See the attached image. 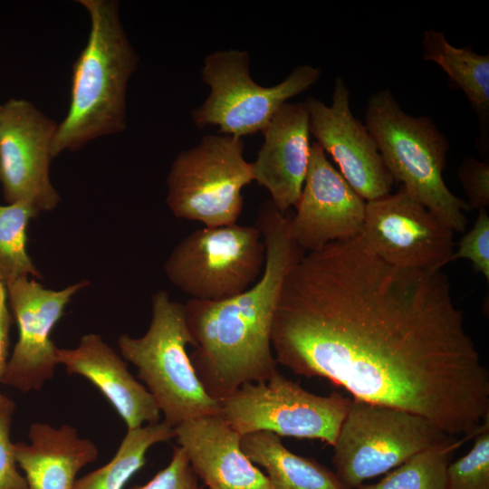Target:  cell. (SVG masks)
<instances>
[{
  "label": "cell",
  "instance_id": "6da1fadb",
  "mask_svg": "<svg viewBox=\"0 0 489 489\" xmlns=\"http://www.w3.org/2000/svg\"><path fill=\"white\" fill-rule=\"evenodd\" d=\"M277 364L354 399L475 436L489 372L442 270L395 266L361 235L303 254L286 274L271 332Z\"/></svg>",
  "mask_w": 489,
  "mask_h": 489
},
{
  "label": "cell",
  "instance_id": "7a4b0ae2",
  "mask_svg": "<svg viewBox=\"0 0 489 489\" xmlns=\"http://www.w3.org/2000/svg\"><path fill=\"white\" fill-rule=\"evenodd\" d=\"M289 219L270 199L262 202L255 226L265 260L259 279L229 299L184 303L194 347L190 360L206 392L217 401L278 370L271 343L273 316L283 280L304 254L290 236Z\"/></svg>",
  "mask_w": 489,
  "mask_h": 489
},
{
  "label": "cell",
  "instance_id": "3957f363",
  "mask_svg": "<svg viewBox=\"0 0 489 489\" xmlns=\"http://www.w3.org/2000/svg\"><path fill=\"white\" fill-rule=\"evenodd\" d=\"M90 18L84 48L73 62L67 113L58 123L53 157L127 128V90L139 64L115 0H79Z\"/></svg>",
  "mask_w": 489,
  "mask_h": 489
},
{
  "label": "cell",
  "instance_id": "277c9868",
  "mask_svg": "<svg viewBox=\"0 0 489 489\" xmlns=\"http://www.w3.org/2000/svg\"><path fill=\"white\" fill-rule=\"evenodd\" d=\"M365 125L393 180L453 232H464L470 207L444 181L449 144L433 120L406 113L385 89L369 97Z\"/></svg>",
  "mask_w": 489,
  "mask_h": 489
},
{
  "label": "cell",
  "instance_id": "5b68a950",
  "mask_svg": "<svg viewBox=\"0 0 489 489\" xmlns=\"http://www.w3.org/2000/svg\"><path fill=\"white\" fill-rule=\"evenodd\" d=\"M151 309L146 333L139 338L120 335L118 345L124 360L137 367V377L154 398L164 421L175 428L192 418L220 413V402L206 392L187 352L193 340L184 303L159 290L152 295Z\"/></svg>",
  "mask_w": 489,
  "mask_h": 489
},
{
  "label": "cell",
  "instance_id": "8992f818",
  "mask_svg": "<svg viewBox=\"0 0 489 489\" xmlns=\"http://www.w3.org/2000/svg\"><path fill=\"white\" fill-rule=\"evenodd\" d=\"M244 140L216 133L204 136L171 163L166 203L177 218L204 226L235 224L244 206L242 190L254 181Z\"/></svg>",
  "mask_w": 489,
  "mask_h": 489
},
{
  "label": "cell",
  "instance_id": "52a82bcc",
  "mask_svg": "<svg viewBox=\"0 0 489 489\" xmlns=\"http://www.w3.org/2000/svg\"><path fill=\"white\" fill-rule=\"evenodd\" d=\"M249 69L246 51L218 50L205 57L201 79L210 92L191 113L197 128L216 126L218 133L241 139L262 132L290 98L307 91L321 74L320 68L303 64L280 83L264 87L253 80Z\"/></svg>",
  "mask_w": 489,
  "mask_h": 489
},
{
  "label": "cell",
  "instance_id": "ba28073f",
  "mask_svg": "<svg viewBox=\"0 0 489 489\" xmlns=\"http://www.w3.org/2000/svg\"><path fill=\"white\" fill-rule=\"evenodd\" d=\"M452 436L417 414L351 398L333 446L332 464L343 484L358 489Z\"/></svg>",
  "mask_w": 489,
  "mask_h": 489
},
{
  "label": "cell",
  "instance_id": "9c48e42d",
  "mask_svg": "<svg viewBox=\"0 0 489 489\" xmlns=\"http://www.w3.org/2000/svg\"><path fill=\"white\" fill-rule=\"evenodd\" d=\"M265 248L255 225L204 226L172 250L164 270L190 299L217 302L238 295L261 276Z\"/></svg>",
  "mask_w": 489,
  "mask_h": 489
},
{
  "label": "cell",
  "instance_id": "30bf717a",
  "mask_svg": "<svg viewBox=\"0 0 489 489\" xmlns=\"http://www.w3.org/2000/svg\"><path fill=\"white\" fill-rule=\"evenodd\" d=\"M219 402L221 416L241 436L267 431L333 446L351 398L336 391L315 395L277 370L267 380L243 384Z\"/></svg>",
  "mask_w": 489,
  "mask_h": 489
},
{
  "label": "cell",
  "instance_id": "8fae6325",
  "mask_svg": "<svg viewBox=\"0 0 489 489\" xmlns=\"http://www.w3.org/2000/svg\"><path fill=\"white\" fill-rule=\"evenodd\" d=\"M58 123L33 102L11 98L0 109V180L8 204L25 202L38 214L61 201L50 177Z\"/></svg>",
  "mask_w": 489,
  "mask_h": 489
},
{
  "label": "cell",
  "instance_id": "7c38bea8",
  "mask_svg": "<svg viewBox=\"0 0 489 489\" xmlns=\"http://www.w3.org/2000/svg\"><path fill=\"white\" fill-rule=\"evenodd\" d=\"M361 235L395 266L438 271L454 260L453 231L403 187L366 202Z\"/></svg>",
  "mask_w": 489,
  "mask_h": 489
},
{
  "label": "cell",
  "instance_id": "4fadbf2b",
  "mask_svg": "<svg viewBox=\"0 0 489 489\" xmlns=\"http://www.w3.org/2000/svg\"><path fill=\"white\" fill-rule=\"evenodd\" d=\"M89 284L82 280L53 290L27 277L5 285L9 309L18 327V340L0 383L29 392L41 389L53 377L59 362L51 332L74 294Z\"/></svg>",
  "mask_w": 489,
  "mask_h": 489
},
{
  "label": "cell",
  "instance_id": "5bb4252c",
  "mask_svg": "<svg viewBox=\"0 0 489 489\" xmlns=\"http://www.w3.org/2000/svg\"><path fill=\"white\" fill-rule=\"evenodd\" d=\"M350 92L341 77L334 81L331 103L310 96V133L339 167L350 187L366 201L390 193L394 180L366 125L350 110Z\"/></svg>",
  "mask_w": 489,
  "mask_h": 489
},
{
  "label": "cell",
  "instance_id": "9a60e30c",
  "mask_svg": "<svg viewBox=\"0 0 489 489\" xmlns=\"http://www.w3.org/2000/svg\"><path fill=\"white\" fill-rule=\"evenodd\" d=\"M289 234L303 252L362 233L366 201L330 162L323 149L311 144L309 165Z\"/></svg>",
  "mask_w": 489,
  "mask_h": 489
},
{
  "label": "cell",
  "instance_id": "2e32d148",
  "mask_svg": "<svg viewBox=\"0 0 489 489\" xmlns=\"http://www.w3.org/2000/svg\"><path fill=\"white\" fill-rule=\"evenodd\" d=\"M262 133L264 142L251 162L254 181L286 213L300 198L309 165L312 143L305 101L284 103Z\"/></svg>",
  "mask_w": 489,
  "mask_h": 489
},
{
  "label": "cell",
  "instance_id": "e0dca14e",
  "mask_svg": "<svg viewBox=\"0 0 489 489\" xmlns=\"http://www.w3.org/2000/svg\"><path fill=\"white\" fill-rule=\"evenodd\" d=\"M175 437L207 489H273L266 475L243 452L242 436L220 413L180 424Z\"/></svg>",
  "mask_w": 489,
  "mask_h": 489
},
{
  "label": "cell",
  "instance_id": "ac0fdd59",
  "mask_svg": "<svg viewBox=\"0 0 489 489\" xmlns=\"http://www.w3.org/2000/svg\"><path fill=\"white\" fill-rule=\"evenodd\" d=\"M57 355L68 374L84 377L102 393L128 429L159 422L160 410L152 395L100 335L86 334L74 349L58 348Z\"/></svg>",
  "mask_w": 489,
  "mask_h": 489
},
{
  "label": "cell",
  "instance_id": "d6986e66",
  "mask_svg": "<svg viewBox=\"0 0 489 489\" xmlns=\"http://www.w3.org/2000/svg\"><path fill=\"white\" fill-rule=\"evenodd\" d=\"M28 438L14 443V454L31 489H73L77 474L99 456L95 444L70 425L34 423Z\"/></svg>",
  "mask_w": 489,
  "mask_h": 489
},
{
  "label": "cell",
  "instance_id": "ffe728a7",
  "mask_svg": "<svg viewBox=\"0 0 489 489\" xmlns=\"http://www.w3.org/2000/svg\"><path fill=\"white\" fill-rule=\"evenodd\" d=\"M241 448L253 464L264 469L273 489H350L335 472L291 452L273 433L244 435Z\"/></svg>",
  "mask_w": 489,
  "mask_h": 489
},
{
  "label": "cell",
  "instance_id": "44dd1931",
  "mask_svg": "<svg viewBox=\"0 0 489 489\" xmlns=\"http://www.w3.org/2000/svg\"><path fill=\"white\" fill-rule=\"evenodd\" d=\"M423 59L438 64L466 96L481 120L489 115V55L479 54L470 46L455 47L443 32H424Z\"/></svg>",
  "mask_w": 489,
  "mask_h": 489
},
{
  "label": "cell",
  "instance_id": "7402d4cb",
  "mask_svg": "<svg viewBox=\"0 0 489 489\" xmlns=\"http://www.w3.org/2000/svg\"><path fill=\"white\" fill-rule=\"evenodd\" d=\"M175 437V428L165 421L128 429L114 456L104 465L77 478L73 489H124L146 464L153 445Z\"/></svg>",
  "mask_w": 489,
  "mask_h": 489
},
{
  "label": "cell",
  "instance_id": "603a6c76",
  "mask_svg": "<svg viewBox=\"0 0 489 489\" xmlns=\"http://www.w3.org/2000/svg\"><path fill=\"white\" fill-rule=\"evenodd\" d=\"M470 436L445 442L420 451L388 472L378 483L358 489H447L446 469L453 454Z\"/></svg>",
  "mask_w": 489,
  "mask_h": 489
},
{
  "label": "cell",
  "instance_id": "cb8c5ba5",
  "mask_svg": "<svg viewBox=\"0 0 489 489\" xmlns=\"http://www.w3.org/2000/svg\"><path fill=\"white\" fill-rule=\"evenodd\" d=\"M39 214L27 203L0 205V283L42 278L27 252L29 221Z\"/></svg>",
  "mask_w": 489,
  "mask_h": 489
},
{
  "label": "cell",
  "instance_id": "d4e9b609",
  "mask_svg": "<svg viewBox=\"0 0 489 489\" xmlns=\"http://www.w3.org/2000/svg\"><path fill=\"white\" fill-rule=\"evenodd\" d=\"M447 489H489V417L475 436L472 448L446 469Z\"/></svg>",
  "mask_w": 489,
  "mask_h": 489
},
{
  "label": "cell",
  "instance_id": "484cf974",
  "mask_svg": "<svg viewBox=\"0 0 489 489\" xmlns=\"http://www.w3.org/2000/svg\"><path fill=\"white\" fill-rule=\"evenodd\" d=\"M466 259L474 269L489 280V216L486 209L479 210L477 219L458 243L454 260Z\"/></svg>",
  "mask_w": 489,
  "mask_h": 489
},
{
  "label": "cell",
  "instance_id": "4316f807",
  "mask_svg": "<svg viewBox=\"0 0 489 489\" xmlns=\"http://www.w3.org/2000/svg\"><path fill=\"white\" fill-rule=\"evenodd\" d=\"M193 472L185 451L175 446L169 464L157 473L148 483L129 489H203Z\"/></svg>",
  "mask_w": 489,
  "mask_h": 489
},
{
  "label": "cell",
  "instance_id": "83f0119b",
  "mask_svg": "<svg viewBox=\"0 0 489 489\" xmlns=\"http://www.w3.org/2000/svg\"><path fill=\"white\" fill-rule=\"evenodd\" d=\"M15 405L0 412V489H31L18 465L10 438L12 416Z\"/></svg>",
  "mask_w": 489,
  "mask_h": 489
},
{
  "label": "cell",
  "instance_id": "f1b7e54d",
  "mask_svg": "<svg viewBox=\"0 0 489 489\" xmlns=\"http://www.w3.org/2000/svg\"><path fill=\"white\" fill-rule=\"evenodd\" d=\"M458 177L470 208L485 209L489 205V164L466 157L458 169Z\"/></svg>",
  "mask_w": 489,
  "mask_h": 489
},
{
  "label": "cell",
  "instance_id": "f546056e",
  "mask_svg": "<svg viewBox=\"0 0 489 489\" xmlns=\"http://www.w3.org/2000/svg\"><path fill=\"white\" fill-rule=\"evenodd\" d=\"M12 319L6 286L0 283V379L8 361L9 331Z\"/></svg>",
  "mask_w": 489,
  "mask_h": 489
},
{
  "label": "cell",
  "instance_id": "4dcf8cb0",
  "mask_svg": "<svg viewBox=\"0 0 489 489\" xmlns=\"http://www.w3.org/2000/svg\"><path fill=\"white\" fill-rule=\"evenodd\" d=\"M12 406H14V403L0 392V412Z\"/></svg>",
  "mask_w": 489,
  "mask_h": 489
},
{
  "label": "cell",
  "instance_id": "1f68e13d",
  "mask_svg": "<svg viewBox=\"0 0 489 489\" xmlns=\"http://www.w3.org/2000/svg\"><path fill=\"white\" fill-rule=\"evenodd\" d=\"M0 109H1V104H0Z\"/></svg>",
  "mask_w": 489,
  "mask_h": 489
}]
</instances>
